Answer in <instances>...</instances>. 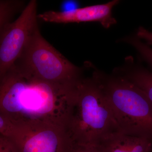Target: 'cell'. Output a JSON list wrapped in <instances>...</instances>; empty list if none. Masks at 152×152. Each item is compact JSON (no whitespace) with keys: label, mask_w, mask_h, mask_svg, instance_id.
<instances>
[{"label":"cell","mask_w":152,"mask_h":152,"mask_svg":"<svg viewBox=\"0 0 152 152\" xmlns=\"http://www.w3.org/2000/svg\"><path fill=\"white\" fill-rule=\"evenodd\" d=\"M125 41L134 47L144 59L152 67V49L151 47L142 42L137 37L126 38Z\"/></svg>","instance_id":"obj_11"},{"label":"cell","mask_w":152,"mask_h":152,"mask_svg":"<svg viewBox=\"0 0 152 152\" xmlns=\"http://www.w3.org/2000/svg\"><path fill=\"white\" fill-rule=\"evenodd\" d=\"M10 138L18 152H70L73 144L66 128L45 124L15 126Z\"/></svg>","instance_id":"obj_6"},{"label":"cell","mask_w":152,"mask_h":152,"mask_svg":"<svg viewBox=\"0 0 152 152\" xmlns=\"http://www.w3.org/2000/svg\"><path fill=\"white\" fill-rule=\"evenodd\" d=\"M23 3L18 0H0V33L10 23L11 19L21 8Z\"/></svg>","instance_id":"obj_10"},{"label":"cell","mask_w":152,"mask_h":152,"mask_svg":"<svg viewBox=\"0 0 152 152\" xmlns=\"http://www.w3.org/2000/svg\"><path fill=\"white\" fill-rule=\"evenodd\" d=\"M142 90L152 104V73L142 68L124 70L118 74Z\"/></svg>","instance_id":"obj_9"},{"label":"cell","mask_w":152,"mask_h":152,"mask_svg":"<svg viewBox=\"0 0 152 152\" xmlns=\"http://www.w3.org/2000/svg\"><path fill=\"white\" fill-rule=\"evenodd\" d=\"M70 152H105L99 145L93 144H73Z\"/></svg>","instance_id":"obj_12"},{"label":"cell","mask_w":152,"mask_h":152,"mask_svg":"<svg viewBox=\"0 0 152 152\" xmlns=\"http://www.w3.org/2000/svg\"><path fill=\"white\" fill-rule=\"evenodd\" d=\"M137 37L147 41L148 44L152 45V32L142 27H140L137 31Z\"/></svg>","instance_id":"obj_15"},{"label":"cell","mask_w":152,"mask_h":152,"mask_svg":"<svg viewBox=\"0 0 152 152\" xmlns=\"http://www.w3.org/2000/svg\"><path fill=\"white\" fill-rule=\"evenodd\" d=\"M14 127L15 125L4 116L0 113V134L10 137Z\"/></svg>","instance_id":"obj_13"},{"label":"cell","mask_w":152,"mask_h":152,"mask_svg":"<svg viewBox=\"0 0 152 152\" xmlns=\"http://www.w3.org/2000/svg\"><path fill=\"white\" fill-rule=\"evenodd\" d=\"M77 85L44 81L15 64L0 79V113L15 126L45 124L67 129Z\"/></svg>","instance_id":"obj_1"},{"label":"cell","mask_w":152,"mask_h":152,"mask_svg":"<svg viewBox=\"0 0 152 152\" xmlns=\"http://www.w3.org/2000/svg\"><path fill=\"white\" fill-rule=\"evenodd\" d=\"M78 3L72 1H67L63 3L62 5V11L61 12H68L73 10L79 8L77 7Z\"/></svg>","instance_id":"obj_16"},{"label":"cell","mask_w":152,"mask_h":152,"mask_svg":"<svg viewBox=\"0 0 152 152\" xmlns=\"http://www.w3.org/2000/svg\"><path fill=\"white\" fill-rule=\"evenodd\" d=\"M119 3L114 0L102 4L95 5L68 12L48 11L38 15V18L47 23H54L96 22L108 28L116 23L112 15V10Z\"/></svg>","instance_id":"obj_7"},{"label":"cell","mask_w":152,"mask_h":152,"mask_svg":"<svg viewBox=\"0 0 152 152\" xmlns=\"http://www.w3.org/2000/svg\"><path fill=\"white\" fill-rule=\"evenodd\" d=\"M105 152H152V139L112 133L99 144Z\"/></svg>","instance_id":"obj_8"},{"label":"cell","mask_w":152,"mask_h":152,"mask_svg":"<svg viewBox=\"0 0 152 152\" xmlns=\"http://www.w3.org/2000/svg\"><path fill=\"white\" fill-rule=\"evenodd\" d=\"M0 152H18L15 145L8 137L0 134Z\"/></svg>","instance_id":"obj_14"},{"label":"cell","mask_w":152,"mask_h":152,"mask_svg":"<svg viewBox=\"0 0 152 152\" xmlns=\"http://www.w3.org/2000/svg\"><path fill=\"white\" fill-rule=\"evenodd\" d=\"M37 8V1H30L18 18L0 33V79L16 62L38 27Z\"/></svg>","instance_id":"obj_5"},{"label":"cell","mask_w":152,"mask_h":152,"mask_svg":"<svg viewBox=\"0 0 152 152\" xmlns=\"http://www.w3.org/2000/svg\"><path fill=\"white\" fill-rule=\"evenodd\" d=\"M67 130L74 143L99 145L120 132L100 82L94 73L78 84Z\"/></svg>","instance_id":"obj_2"},{"label":"cell","mask_w":152,"mask_h":152,"mask_svg":"<svg viewBox=\"0 0 152 152\" xmlns=\"http://www.w3.org/2000/svg\"><path fill=\"white\" fill-rule=\"evenodd\" d=\"M15 64L33 77L50 83L74 87L83 79L81 69L49 43L38 27Z\"/></svg>","instance_id":"obj_4"},{"label":"cell","mask_w":152,"mask_h":152,"mask_svg":"<svg viewBox=\"0 0 152 152\" xmlns=\"http://www.w3.org/2000/svg\"><path fill=\"white\" fill-rule=\"evenodd\" d=\"M121 132L152 139V104L145 93L123 76L95 72Z\"/></svg>","instance_id":"obj_3"}]
</instances>
